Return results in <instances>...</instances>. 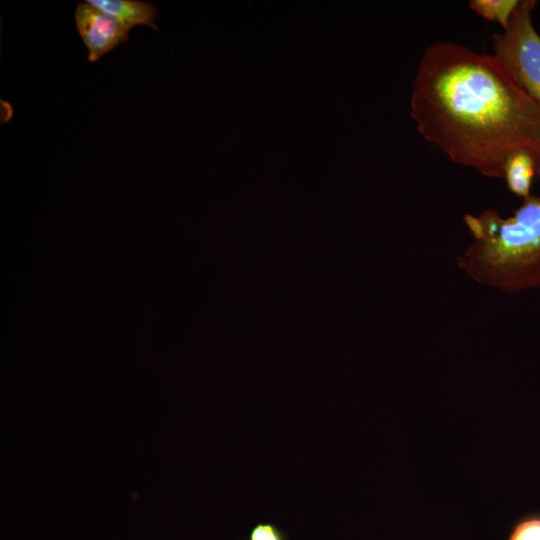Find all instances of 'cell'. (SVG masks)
Returning <instances> with one entry per match:
<instances>
[{"instance_id":"6da1fadb","label":"cell","mask_w":540,"mask_h":540,"mask_svg":"<svg viewBox=\"0 0 540 540\" xmlns=\"http://www.w3.org/2000/svg\"><path fill=\"white\" fill-rule=\"evenodd\" d=\"M412 86L411 117L418 132L451 161L503 179L509 158L525 152L540 177V104L493 55L434 43Z\"/></svg>"},{"instance_id":"7a4b0ae2","label":"cell","mask_w":540,"mask_h":540,"mask_svg":"<svg viewBox=\"0 0 540 540\" xmlns=\"http://www.w3.org/2000/svg\"><path fill=\"white\" fill-rule=\"evenodd\" d=\"M471 242L457 265L479 285L508 294L540 289V196L509 217L493 209L464 215Z\"/></svg>"},{"instance_id":"3957f363","label":"cell","mask_w":540,"mask_h":540,"mask_svg":"<svg viewBox=\"0 0 540 540\" xmlns=\"http://www.w3.org/2000/svg\"><path fill=\"white\" fill-rule=\"evenodd\" d=\"M534 0H520L503 33L493 36L494 57L513 81L540 104V35L532 24Z\"/></svg>"},{"instance_id":"277c9868","label":"cell","mask_w":540,"mask_h":540,"mask_svg":"<svg viewBox=\"0 0 540 540\" xmlns=\"http://www.w3.org/2000/svg\"><path fill=\"white\" fill-rule=\"evenodd\" d=\"M75 23L88 49L90 62L97 61L129 38V32L114 17L87 1L76 6Z\"/></svg>"},{"instance_id":"5b68a950","label":"cell","mask_w":540,"mask_h":540,"mask_svg":"<svg viewBox=\"0 0 540 540\" xmlns=\"http://www.w3.org/2000/svg\"><path fill=\"white\" fill-rule=\"evenodd\" d=\"M88 3L114 17L126 31L137 25L158 27L154 23L158 16L153 4L138 0H87Z\"/></svg>"},{"instance_id":"8992f818","label":"cell","mask_w":540,"mask_h":540,"mask_svg":"<svg viewBox=\"0 0 540 540\" xmlns=\"http://www.w3.org/2000/svg\"><path fill=\"white\" fill-rule=\"evenodd\" d=\"M534 176H536L534 160L529 154L520 152L507 161L503 179L514 195L524 199L531 194L530 188Z\"/></svg>"},{"instance_id":"52a82bcc","label":"cell","mask_w":540,"mask_h":540,"mask_svg":"<svg viewBox=\"0 0 540 540\" xmlns=\"http://www.w3.org/2000/svg\"><path fill=\"white\" fill-rule=\"evenodd\" d=\"M520 0H471L469 7L487 20L498 22L506 29Z\"/></svg>"},{"instance_id":"ba28073f","label":"cell","mask_w":540,"mask_h":540,"mask_svg":"<svg viewBox=\"0 0 540 540\" xmlns=\"http://www.w3.org/2000/svg\"><path fill=\"white\" fill-rule=\"evenodd\" d=\"M247 540H289L287 534L272 522H257L249 531Z\"/></svg>"},{"instance_id":"9c48e42d","label":"cell","mask_w":540,"mask_h":540,"mask_svg":"<svg viewBox=\"0 0 540 540\" xmlns=\"http://www.w3.org/2000/svg\"><path fill=\"white\" fill-rule=\"evenodd\" d=\"M509 540H540V518H531L519 523Z\"/></svg>"}]
</instances>
